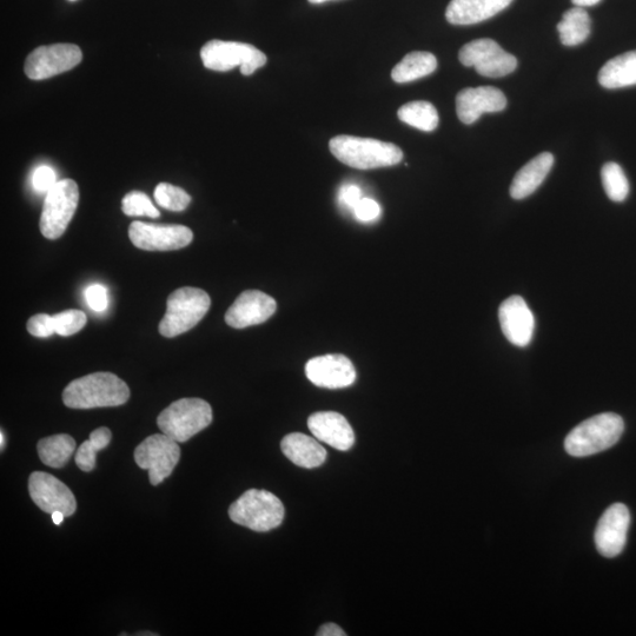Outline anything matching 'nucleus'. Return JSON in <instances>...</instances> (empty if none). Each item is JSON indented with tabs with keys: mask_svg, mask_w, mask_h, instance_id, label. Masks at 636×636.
<instances>
[{
	"mask_svg": "<svg viewBox=\"0 0 636 636\" xmlns=\"http://www.w3.org/2000/svg\"><path fill=\"white\" fill-rule=\"evenodd\" d=\"M130 399L128 384L112 373H95L72 381L63 401L71 409L118 407Z\"/></svg>",
	"mask_w": 636,
	"mask_h": 636,
	"instance_id": "f257e3e1",
	"label": "nucleus"
},
{
	"mask_svg": "<svg viewBox=\"0 0 636 636\" xmlns=\"http://www.w3.org/2000/svg\"><path fill=\"white\" fill-rule=\"evenodd\" d=\"M329 148L341 163L359 170L394 167L403 159L397 145L373 138L336 136L329 142Z\"/></svg>",
	"mask_w": 636,
	"mask_h": 636,
	"instance_id": "f03ea898",
	"label": "nucleus"
},
{
	"mask_svg": "<svg viewBox=\"0 0 636 636\" xmlns=\"http://www.w3.org/2000/svg\"><path fill=\"white\" fill-rule=\"evenodd\" d=\"M625 423L614 413L591 417L575 427L565 440V449L574 457H586L612 448L624 434Z\"/></svg>",
	"mask_w": 636,
	"mask_h": 636,
	"instance_id": "7ed1b4c3",
	"label": "nucleus"
},
{
	"mask_svg": "<svg viewBox=\"0 0 636 636\" xmlns=\"http://www.w3.org/2000/svg\"><path fill=\"white\" fill-rule=\"evenodd\" d=\"M210 296L204 290L185 287L172 293L167 302V313L159 323V334L168 339L187 333L207 315Z\"/></svg>",
	"mask_w": 636,
	"mask_h": 636,
	"instance_id": "20e7f679",
	"label": "nucleus"
},
{
	"mask_svg": "<svg viewBox=\"0 0 636 636\" xmlns=\"http://www.w3.org/2000/svg\"><path fill=\"white\" fill-rule=\"evenodd\" d=\"M284 506L280 499L268 490L250 489L229 508L231 521L255 532H269L281 525Z\"/></svg>",
	"mask_w": 636,
	"mask_h": 636,
	"instance_id": "39448f33",
	"label": "nucleus"
},
{
	"mask_svg": "<svg viewBox=\"0 0 636 636\" xmlns=\"http://www.w3.org/2000/svg\"><path fill=\"white\" fill-rule=\"evenodd\" d=\"M212 417V409L207 401L182 399L164 409L158 416L157 424L163 434L178 443H184L208 428Z\"/></svg>",
	"mask_w": 636,
	"mask_h": 636,
	"instance_id": "423d86ee",
	"label": "nucleus"
},
{
	"mask_svg": "<svg viewBox=\"0 0 636 636\" xmlns=\"http://www.w3.org/2000/svg\"><path fill=\"white\" fill-rule=\"evenodd\" d=\"M205 68L227 72L240 66L242 75L251 76L267 64V56L255 46L245 43L224 42L214 39L201 50Z\"/></svg>",
	"mask_w": 636,
	"mask_h": 636,
	"instance_id": "0eeeda50",
	"label": "nucleus"
},
{
	"mask_svg": "<svg viewBox=\"0 0 636 636\" xmlns=\"http://www.w3.org/2000/svg\"><path fill=\"white\" fill-rule=\"evenodd\" d=\"M79 202V189L74 180L57 182L45 196L41 216V233L49 240H57L65 233L74 218Z\"/></svg>",
	"mask_w": 636,
	"mask_h": 636,
	"instance_id": "6e6552de",
	"label": "nucleus"
},
{
	"mask_svg": "<svg viewBox=\"0 0 636 636\" xmlns=\"http://www.w3.org/2000/svg\"><path fill=\"white\" fill-rule=\"evenodd\" d=\"M181 459L178 442L165 434H155L145 439L135 450L139 468L148 470L152 486L161 485L174 472Z\"/></svg>",
	"mask_w": 636,
	"mask_h": 636,
	"instance_id": "1a4fd4ad",
	"label": "nucleus"
},
{
	"mask_svg": "<svg viewBox=\"0 0 636 636\" xmlns=\"http://www.w3.org/2000/svg\"><path fill=\"white\" fill-rule=\"evenodd\" d=\"M459 58L463 65L473 66L477 74L483 77H505L518 68V59L489 38L476 39L466 44L460 50Z\"/></svg>",
	"mask_w": 636,
	"mask_h": 636,
	"instance_id": "9d476101",
	"label": "nucleus"
},
{
	"mask_svg": "<svg viewBox=\"0 0 636 636\" xmlns=\"http://www.w3.org/2000/svg\"><path fill=\"white\" fill-rule=\"evenodd\" d=\"M83 59L75 44H53L32 51L25 62V74L32 81H44L76 68Z\"/></svg>",
	"mask_w": 636,
	"mask_h": 636,
	"instance_id": "9b49d317",
	"label": "nucleus"
},
{
	"mask_svg": "<svg viewBox=\"0 0 636 636\" xmlns=\"http://www.w3.org/2000/svg\"><path fill=\"white\" fill-rule=\"evenodd\" d=\"M129 237L136 248L147 251L180 250L194 240V233L184 225L131 223Z\"/></svg>",
	"mask_w": 636,
	"mask_h": 636,
	"instance_id": "f8f14e48",
	"label": "nucleus"
},
{
	"mask_svg": "<svg viewBox=\"0 0 636 636\" xmlns=\"http://www.w3.org/2000/svg\"><path fill=\"white\" fill-rule=\"evenodd\" d=\"M29 492L32 501L45 513L62 512L65 516H72L76 512L75 495L51 474L33 472L29 479Z\"/></svg>",
	"mask_w": 636,
	"mask_h": 636,
	"instance_id": "ddd939ff",
	"label": "nucleus"
},
{
	"mask_svg": "<svg viewBox=\"0 0 636 636\" xmlns=\"http://www.w3.org/2000/svg\"><path fill=\"white\" fill-rule=\"evenodd\" d=\"M631 526V514L624 503L609 507L595 530V545L605 558H615L624 551Z\"/></svg>",
	"mask_w": 636,
	"mask_h": 636,
	"instance_id": "4468645a",
	"label": "nucleus"
},
{
	"mask_svg": "<svg viewBox=\"0 0 636 636\" xmlns=\"http://www.w3.org/2000/svg\"><path fill=\"white\" fill-rule=\"evenodd\" d=\"M306 375L315 386L327 389L347 388L356 381L353 362L340 354L314 357L306 364Z\"/></svg>",
	"mask_w": 636,
	"mask_h": 636,
	"instance_id": "2eb2a0df",
	"label": "nucleus"
},
{
	"mask_svg": "<svg viewBox=\"0 0 636 636\" xmlns=\"http://www.w3.org/2000/svg\"><path fill=\"white\" fill-rule=\"evenodd\" d=\"M273 297L258 290L244 291L225 314V322L235 329H244L267 322L276 313Z\"/></svg>",
	"mask_w": 636,
	"mask_h": 636,
	"instance_id": "dca6fc26",
	"label": "nucleus"
},
{
	"mask_svg": "<svg viewBox=\"0 0 636 636\" xmlns=\"http://www.w3.org/2000/svg\"><path fill=\"white\" fill-rule=\"evenodd\" d=\"M503 335L516 347H527L533 339L535 318L528 304L520 296L507 298L499 309Z\"/></svg>",
	"mask_w": 636,
	"mask_h": 636,
	"instance_id": "f3484780",
	"label": "nucleus"
},
{
	"mask_svg": "<svg viewBox=\"0 0 636 636\" xmlns=\"http://www.w3.org/2000/svg\"><path fill=\"white\" fill-rule=\"evenodd\" d=\"M505 94L493 86L463 89L456 96L457 117L463 124H473L486 112H500L506 109Z\"/></svg>",
	"mask_w": 636,
	"mask_h": 636,
	"instance_id": "a211bd4d",
	"label": "nucleus"
},
{
	"mask_svg": "<svg viewBox=\"0 0 636 636\" xmlns=\"http://www.w3.org/2000/svg\"><path fill=\"white\" fill-rule=\"evenodd\" d=\"M308 427L318 441L327 443L341 452H347L354 446V430L346 417L339 413H315L309 417Z\"/></svg>",
	"mask_w": 636,
	"mask_h": 636,
	"instance_id": "6ab92c4d",
	"label": "nucleus"
},
{
	"mask_svg": "<svg viewBox=\"0 0 636 636\" xmlns=\"http://www.w3.org/2000/svg\"><path fill=\"white\" fill-rule=\"evenodd\" d=\"M513 0H452L446 18L453 25H473L487 21L508 8Z\"/></svg>",
	"mask_w": 636,
	"mask_h": 636,
	"instance_id": "aec40b11",
	"label": "nucleus"
},
{
	"mask_svg": "<svg viewBox=\"0 0 636 636\" xmlns=\"http://www.w3.org/2000/svg\"><path fill=\"white\" fill-rule=\"evenodd\" d=\"M282 452L296 466L313 469L323 465L327 460V450L318 440L302 433L289 434L282 440Z\"/></svg>",
	"mask_w": 636,
	"mask_h": 636,
	"instance_id": "412c9836",
	"label": "nucleus"
},
{
	"mask_svg": "<svg viewBox=\"0 0 636 636\" xmlns=\"http://www.w3.org/2000/svg\"><path fill=\"white\" fill-rule=\"evenodd\" d=\"M554 164V156L551 152H542L523 167L515 175L510 196L514 200H523L539 189L543 181L546 180Z\"/></svg>",
	"mask_w": 636,
	"mask_h": 636,
	"instance_id": "4be33fe9",
	"label": "nucleus"
},
{
	"mask_svg": "<svg viewBox=\"0 0 636 636\" xmlns=\"http://www.w3.org/2000/svg\"><path fill=\"white\" fill-rule=\"evenodd\" d=\"M599 83L611 90L636 85V50L607 62L599 72Z\"/></svg>",
	"mask_w": 636,
	"mask_h": 636,
	"instance_id": "5701e85b",
	"label": "nucleus"
},
{
	"mask_svg": "<svg viewBox=\"0 0 636 636\" xmlns=\"http://www.w3.org/2000/svg\"><path fill=\"white\" fill-rule=\"evenodd\" d=\"M437 68V59L430 52L414 51L408 53L392 71L393 81L399 84L410 83L432 75Z\"/></svg>",
	"mask_w": 636,
	"mask_h": 636,
	"instance_id": "b1692460",
	"label": "nucleus"
},
{
	"mask_svg": "<svg viewBox=\"0 0 636 636\" xmlns=\"http://www.w3.org/2000/svg\"><path fill=\"white\" fill-rule=\"evenodd\" d=\"M37 450L45 466L63 468L75 453L76 441L68 434L52 435L39 441Z\"/></svg>",
	"mask_w": 636,
	"mask_h": 636,
	"instance_id": "393cba45",
	"label": "nucleus"
},
{
	"mask_svg": "<svg viewBox=\"0 0 636 636\" xmlns=\"http://www.w3.org/2000/svg\"><path fill=\"white\" fill-rule=\"evenodd\" d=\"M591 30V17L579 6L563 13L562 21L558 24L560 41L566 46L582 44L591 35Z\"/></svg>",
	"mask_w": 636,
	"mask_h": 636,
	"instance_id": "a878e982",
	"label": "nucleus"
},
{
	"mask_svg": "<svg viewBox=\"0 0 636 636\" xmlns=\"http://www.w3.org/2000/svg\"><path fill=\"white\" fill-rule=\"evenodd\" d=\"M397 116L401 122L410 125V127L426 132L434 131L440 122L435 106L424 101L410 102L401 106Z\"/></svg>",
	"mask_w": 636,
	"mask_h": 636,
	"instance_id": "bb28decb",
	"label": "nucleus"
},
{
	"mask_svg": "<svg viewBox=\"0 0 636 636\" xmlns=\"http://www.w3.org/2000/svg\"><path fill=\"white\" fill-rule=\"evenodd\" d=\"M112 434L109 428H98L90 434V439L82 443L78 448L75 461L79 469L90 473L96 467L98 452L110 445Z\"/></svg>",
	"mask_w": 636,
	"mask_h": 636,
	"instance_id": "cd10ccee",
	"label": "nucleus"
},
{
	"mask_svg": "<svg viewBox=\"0 0 636 636\" xmlns=\"http://www.w3.org/2000/svg\"><path fill=\"white\" fill-rule=\"evenodd\" d=\"M602 184L609 200L624 202L629 194V182L619 164L609 162L601 170Z\"/></svg>",
	"mask_w": 636,
	"mask_h": 636,
	"instance_id": "c85d7f7f",
	"label": "nucleus"
},
{
	"mask_svg": "<svg viewBox=\"0 0 636 636\" xmlns=\"http://www.w3.org/2000/svg\"><path fill=\"white\" fill-rule=\"evenodd\" d=\"M154 196L158 205L175 212L184 211L191 203V197L187 191L169 183L158 184Z\"/></svg>",
	"mask_w": 636,
	"mask_h": 636,
	"instance_id": "c756f323",
	"label": "nucleus"
},
{
	"mask_svg": "<svg viewBox=\"0 0 636 636\" xmlns=\"http://www.w3.org/2000/svg\"><path fill=\"white\" fill-rule=\"evenodd\" d=\"M122 210L127 216L158 218L161 215L150 198L141 191H131L125 195Z\"/></svg>",
	"mask_w": 636,
	"mask_h": 636,
	"instance_id": "7c9ffc66",
	"label": "nucleus"
},
{
	"mask_svg": "<svg viewBox=\"0 0 636 636\" xmlns=\"http://www.w3.org/2000/svg\"><path fill=\"white\" fill-rule=\"evenodd\" d=\"M53 320H55L56 334L68 337L81 331L88 322V317L81 310L71 309L53 316Z\"/></svg>",
	"mask_w": 636,
	"mask_h": 636,
	"instance_id": "2f4dec72",
	"label": "nucleus"
},
{
	"mask_svg": "<svg viewBox=\"0 0 636 636\" xmlns=\"http://www.w3.org/2000/svg\"><path fill=\"white\" fill-rule=\"evenodd\" d=\"M28 331L32 336L45 339L56 333L55 320L48 314L32 316L28 322Z\"/></svg>",
	"mask_w": 636,
	"mask_h": 636,
	"instance_id": "473e14b6",
	"label": "nucleus"
},
{
	"mask_svg": "<svg viewBox=\"0 0 636 636\" xmlns=\"http://www.w3.org/2000/svg\"><path fill=\"white\" fill-rule=\"evenodd\" d=\"M57 184V176L55 170L48 167V165H42L33 171L32 175V187L39 194H48V192Z\"/></svg>",
	"mask_w": 636,
	"mask_h": 636,
	"instance_id": "72a5a7b5",
	"label": "nucleus"
},
{
	"mask_svg": "<svg viewBox=\"0 0 636 636\" xmlns=\"http://www.w3.org/2000/svg\"><path fill=\"white\" fill-rule=\"evenodd\" d=\"M85 298L88 306L96 313H103L109 307L108 290L102 284H92L86 289Z\"/></svg>",
	"mask_w": 636,
	"mask_h": 636,
	"instance_id": "f704fd0d",
	"label": "nucleus"
},
{
	"mask_svg": "<svg viewBox=\"0 0 636 636\" xmlns=\"http://www.w3.org/2000/svg\"><path fill=\"white\" fill-rule=\"evenodd\" d=\"M353 212L357 221L369 223L376 221L380 217L381 207L379 203L371 200V198H362Z\"/></svg>",
	"mask_w": 636,
	"mask_h": 636,
	"instance_id": "c9c22d12",
	"label": "nucleus"
},
{
	"mask_svg": "<svg viewBox=\"0 0 636 636\" xmlns=\"http://www.w3.org/2000/svg\"><path fill=\"white\" fill-rule=\"evenodd\" d=\"M362 191L355 184H346L339 191V203L342 207L354 211L355 207L362 200Z\"/></svg>",
	"mask_w": 636,
	"mask_h": 636,
	"instance_id": "e433bc0d",
	"label": "nucleus"
},
{
	"mask_svg": "<svg viewBox=\"0 0 636 636\" xmlns=\"http://www.w3.org/2000/svg\"><path fill=\"white\" fill-rule=\"evenodd\" d=\"M318 636H344L347 635L346 632L340 626L336 624H326L323 625L317 632Z\"/></svg>",
	"mask_w": 636,
	"mask_h": 636,
	"instance_id": "4c0bfd02",
	"label": "nucleus"
},
{
	"mask_svg": "<svg viewBox=\"0 0 636 636\" xmlns=\"http://www.w3.org/2000/svg\"><path fill=\"white\" fill-rule=\"evenodd\" d=\"M575 6H579V8H586V6H594L599 4L601 0H572Z\"/></svg>",
	"mask_w": 636,
	"mask_h": 636,
	"instance_id": "58836bf2",
	"label": "nucleus"
},
{
	"mask_svg": "<svg viewBox=\"0 0 636 636\" xmlns=\"http://www.w3.org/2000/svg\"><path fill=\"white\" fill-rule=\"evenodd\" d=\"M51 518L53 523H55L56 526H59V525H62L64 518H66V516L62 512H55L51 514Z\"/></svg>",
	"mask_w": 636,
	"mask_h": 636,
	"instance_id": "ea45409f",
	"label": "nucleus"
},
{
	"mask_svg": "<svg viewBox=\"0 0 636 636\" xmlns=\"http://www.w3.org/2000/svg\"><path fill=\"white\" fill-rule=\"evenodd\" d=\"M5 447V435L4 432L2 430V432H0V448H2V450H4Z\"/></svg>",
	"mask_w": 636,
	"mask_h": 636,
	"instance_id": "a19ab883",
	"label": "nucleus"
},
{
	"mask_svg": "<svg viewBox=\"0 0 636 636\" xmlns=\"http://www.w3.org/2000/svg\"><path fill=\"white\" fill-rule=\"evenodd\" d=\"M308 2L311 4H322V3L331 2V0H308Z\"/></svg>",
	"mask_w": 636,
	"mask_h": 636,
	"instance_id": "79ce46f5",
	"label": "nucleus"
},
{
	"mask_svg": "<svg viewBox=\"0 0 636 636\" xmlns=\"http://www.w3.org/2000/svg\"><path fill=\"white\" fill-rule=\"evenodd\" d=\"M138 635H141V636H145V635L155 636L157 634H155V633H139Z\"/></svg>",
	"mask_w": 636,
	"mask_h": 636,
	"instance_id": "37998d69",
	"label": "nucleus"
},
{
	"mask_svg": "<svg viewBox=\"0 0 636 636\" xmlns=\"http://www.w3.org/2000/svg\"><path fill=\"white\" fill-rule=\"evenodd\" d=\"M70 2H76V0H70Z\"/></svg>",
	"mask_w": 636,
	"mask_h": 636,
	"instance_id": "c03bdc74",
	"label": "nucleus"
}]
</instances>
